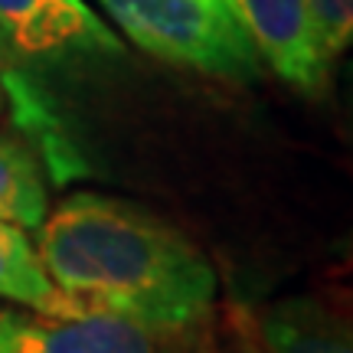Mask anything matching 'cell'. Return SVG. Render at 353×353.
Here are the masks:
<instances>
[{"instance_id":"1","label":"cell","mask_w":353,"mask_h":353,"mask_svg":"<svg viewBox=\"0 0 353 353\" xmlns=\"http://www.w3.org/2000/svg\"><path fill=\"white\" fill-rule=\"evenodd\" d=\"M37 229L39 262L79 314L125 317L174 341L213 311V265L134 203L76 193Z\"/></svg>"},{"instance_id":"2","label":"cell","mask_w":353,"mask_h":353,"mask_svg":"<svg viewBox=\"0 0 353 353\" xmlns=\"http://www.w3.org/2000/svg\"><path fill=\"white\" fill-rule=\"evenodd\" d=\"M141 50L226 82H255L262 56L229 0H101Z\"/></svg>"},{"instance_id":"3","label":"cell","mask_w":353,"mask_h":353,"mask_svg":"<svg viewBox=\"0 0 353 353\" xmlns=\"http://www.w3.org/2000/svg\"><path fill=\"white\" fill-rule=\"evenodd\" d=\"M170 337L112 314H43L0 307V353H170Z\"/></svg>"},{"instance_id":"4","label":"cell","mask_w":353,"mask_h":353,"mask_svg":"<svg viewBox=\"0 0 353 353\" xmlns=\"http://www.w3.org/2000/svg\"><path fill=\"white\" fill-rule=\"evenodd\" d=\"M255 50L281 82L304 95H321L330 63L321 52L307 0H229Z\"/></svg>"},{"instance_id":"5","label":"cell","mask_w":353,"mask_h":353,"mask_svg":"<svg viewBox=\"0 0 353 353\" xmlns=\"http://www.w3.org/2000/svg\"><path fill=\"white\" fill-rule=\"evenodd\" d=\"M0 39L26 56L118 52V39L82 0H0Z\"/></svg>"},{"instance_id":"6","label":"cell","mask_w":353,"mask_h":353,"mask_svg":"<svg viewBox=\"0 0 353 353\" xmlns=\"http://www.w3.org/2000/svg\"><path fill=\"white\" fill-rule=\"evenodd\" d=\"M245 353H353L341 311L314 298H288L242 321Z\"/></svg>"},{"instance_id":"7","label":"cell","mask_w":353,"mask_h":353,"mask_svg":"<svg viewBox=\"0 0 353 353\" xmlns=\"http://www.w3.org/2000/svg\"><path fill=\"white\" fill-rule=\"evenodd\" d=\"M0 298L43 311V314H79L76 304L52 285L37 249L26 242L20 226H13L7 219H0Z\"/></svg>"},{"instance_id":"8","label":"cell","mask_w":353,"mask_h":353,"mask_svg":"<svg viewBox=\"0 0 353 353\" xmlns=\"http://www.w3.org/2000/svg\"><path fill=\"white\" fill-rule=\"evenodd\" d=\"M46 210H50V196L37 157L17 138L0 134V219L13 226L37 229Z\"/></svg>"},{"instance_id":"9","label":"cell","mask_w":353,"mask_h":353,"mask_svg":"<svg viewBox=\"0 0 353 353\" xmlns=\"http://www.w3.org/2000/svg\"><path fill=\"white\" fill-rule=\"evenodd\" d=\"M324 59L334 63L353 37V0H307Z\"/></svg>"},{"instance_id":"10","label":"cell","mask_w":353,"mask_h":353,"mask_svg":"<svg viewBox=\"0 0 353 353\" xmlns=\"http://www.w3.org/2000/svg\"><path fill=\"white\" fill-rule=\"evenodd\" d=\"M0 105H3V99H0Z\"/></svg>"}]
</instances>
